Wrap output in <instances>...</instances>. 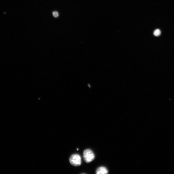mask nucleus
I'll use <instances>...</instances> for the list:
<instances>
[{"label": "nucleus", "instance_id": "obj_2", "mask_svg": "<svg viewBox=\"0 0 174 174\" xmlns=\"http://www.w3.org/2000/svg\"><path fill=\"white\" fill-rule=\"evenodd\" d=\"M70 164L74 166H79L81 164V158L78 154H74L71 156L69 158Z\"/></svg>", "mask_w": 174, "mask_h": 174}, {"label": "nucleus", "instance_id": "obj_5", "mask_svg": "<svg viewBox=\"0 0 174 174\" xmlns=\"http://www.w3.org/2000/svg\"><path fill=\"white\" fill-rule=\"evenodd\" d=\"M53 15L54 17L57 18L59 17V14L57 12H54L53 13Z\"/></svg>", "mask_w": 174, "mask_h": 174}, {"label": "nucleus", "instance_id": "obj_1", "mask_svg": "<svg viewBox=\"0 0 174 174\" xmlns=\"http://www.w3.org/2000/svg\"><path fill=\"white\" fill-rule=\"evenodd\" d=\"M83 156L84 161L88 163L93 161L95 158L93 151L90 149L85 150L83 152Z\"/></svg>", "mask_w": 174, "mask_h": 174}, {"label": "nucleus", "instance_id": "obj_4", "mask_svg": "<svg viewBox=\"0 0 174 174\" xmlns=\"http://www.w3.org/2000/svg\"><path fill=\"white\" fill-rule=\"evenodd\" d=\"M161 33V31L159 29H157L155 31L154 34L155 36L158 37L160 35Z\"/></svg>", "mask_w": 174, "mask_h": 174}, {"label": "nucleus", "instance_id": "obj_6", "mask_svg": "<svg viewBox=\"0 0 174 174\" xmlns=\"http://www.w3.org/2000/svg\"><path fill=\"white\" fill-rule=\"evenodd\" d=\"M79 150V149H77V150Z\"/></svg>", "mask_w": 174, "mask_h": 174}, {"label": "nucleus", "instance_id": "obj_3", "mask_svg": "<svg viewBox=\"0 0 174 174\" xmlns=\"http://www.w3.org/2000/svg\"><path fill=\"white\" fill-rule=\"evenodd\" d=\"M108 173L107 168L104 166L100 167L97 169L96 173L97 174H106Z\"/></svg>", "mask_w": 174, "mask_h": 174}]
</instances>
